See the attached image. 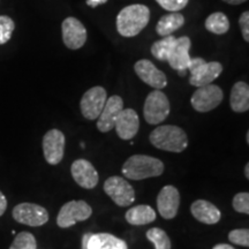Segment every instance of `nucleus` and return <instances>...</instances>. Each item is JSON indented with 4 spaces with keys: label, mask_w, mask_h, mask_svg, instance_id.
<instances>
[{
    "label": "nucleus",
    "mask_w": 249,
    "mask_h": 249,
    "mask_svg": "<svg viewBox=\"0 0 249 249\" xmlns=\"http://www.w3.org/2000/svg\"><path fill=\"white\" fill-rule=\"evenodd\" d=\"M164 163L148 155H133L123 165V174L130 180H144L164 173Z\"/></svg>",
    "instance_id": "obj_2"
},
{
    "label": "nucleus",
    "mask_w": 249,
    "mask_h": 249,
    "mask_svg": "<svg viewBox=\"0 0 249 249\" xmlns=\"http://www.w3.org/2000/svg\"><path fill=\"white\" fill-rule=\"evenodd\" d=\"M62 40L71 50L81 49L87 40L86 27L75 18H66L61 24Z\"/></svg>",
    "instance_id": "obj_13"
},
{
    "label": "nucleus",
    "mask_w": 249,
    "mask_h": 249,
    "mask_svg": "<svg viewBox=\"0 0 249 249\" xmlns=\"http://www.w3.org/2000/svg\"><path fill=\"white\" fill-rule=\"evenodd\" d=\"M145 235L148 240L155 245V249H171L172 247L170 236L160 227H152Z\"/></svg>",
    "instance_id": "obj_26"
},
{
    "label": "nucleus",
    "mask_w": 249,
    "mask_h": 249,
    "mask_svg": "<svg viewBox=\"0 0 249 249\" xmlns=\"http://www.w3.org/2000/svg\"><path fill=\"white\" fill-rule=\"evenodd\" d=\"M114 128L121 140H132L140 128V118L133 108H124L116 121Z\"/></svg>",
    "instance_id": "obj_19"
},
{
    "label": "nucleus",
    "mask_w": 249,
    "mask_h": 249,
    "mask_svg": "<svg viewBox=\"0 0 249 249\" xmlns=\"http://www.w3.org/2000/svg\"><path fill=\"white\" fill-rule=\"evenodd\" d=\"M6 209H7V198L0 192V217L5 213Z\"/></svg>",
    "instance_id": "obj_33"
},
{
    "label": "nucleus",
    "mask_w": 249,
    "mask_h": 249,
    "mask_svg": "<svg viewBox=\"0 0 249 249\" xmlns=\"http://www.w3.org/2000/svg\"><path fill=\"white\" fill-rule=\"evenodd\" d=\"M104 192L119 207H129L135 202V191L133 186L121 177H110L104 182Z\"/></svg>",
    "instance_id": "obj_7"
},
{
    "label": "nucleus",
    "mask_w": 249,
    "mask_h": 249,
    "mask_svg": "<svg viewBox=\"0 0 249 249\" xmlns=\"http://www.w3.org/2000/svg\"><path fill=\"white\" fill-rule=\"evenodd\" d=\"M161 8L170 12H178L185 8L189 0H156Z\"/></svg>",
    "instance_id": "obj_31"
},
{
    "label": "nucleus",
    "mask_w": 249,
    "mask_h": 249,
    "mask_svg": "<svg viewBox=\"0 0 249 249\" xmlns=\"http://www.w3.org/2000/svg\"><path fill=\"white\" fill-rule=\"evenodd\" d=\"M191 213L193 217L200 223L213 225L220 220L222 213L216 205L205 200H197L191 205Z\"/></svg>",
    "instance_id": "obj_20"
},
{
    "label": "nucleus",
    "mask_w": 249,
    "mask_h": 249,
    "mask_svg": "<svg viewBox=\"0 0 249 249\" xmlns=\"http://www.w3.org/2000/svg\"><path fill=\"white\" fill-rule=\"evenodd\" d=\"M9 249H37L36 238L29 232L18 233Z\"/></svg>",
    "instance_id": "obj_27"
},
{
    "label": "nucleus",
    "mask_w": 249,
    "mask_h": 249,
    "mask_svg": "<svg viewBox=\"0 0 249 249\" xmlns=\"http://www.w3.org/2000/svg\"><path fill=\"white\" fill-rule=\"evenodd\" d=\"M229 240L241 247H249V231L247 229L232 230L229 233Z\"/></svg>",
    "instance_id": "obj_29"
},
{
    "label": "nucleus",
    "mask_w": 249,
    "mask_h": 249,
    "mask_svg": "<svg viewBox=\"0 0 249 249\" xmlns=\"http://www.w3.org/2000/svg\"><path fill=\"white\" fill-rule=\"evenodd\" d=\"M246 141H247V143H249V133L247 132V140H246Z\"/></svg>",
    "instance_id": "obj_38"
},
{
    "label": "nucleus",
    "mask_w": 249,
    "mask_h": 249,
    "mask_svg": "<svg viewBox=\"0 0 249 249\" xmlns=\"http://www.w3.org/2000/svg\"><path fill=\"white\" fill-rule=\"evenodd\" d=\"M180 205V193L174 186L167 185L160 189L157 196L158 213L164 219H173Z\"/></svg>",
    "instance_id": "obj_16"
},
{
    "label": "nucleus",
    "mask_w": 249,
    "mask_h": 249,
    "mask_svg": "<svg viewBox=\"0 0 249 249\" xmlns=\"http://www.w3.org/2000/svg\"><path fill=\"white\" fill-rule=\"evenodd\" d=\"M14 29V21L7 15H0V45L6 44L11 39Z\"/></svg>",
    "instance_id": "obj_28"
},
{
    "label": "nucleus",
    "mask_w": 249,
    "mask_h": 249,
    "mask_svg": "<svg viewBox=\"0 0 249 249\" xmlns=\"http://www.w3.org/2000/svg\"><path fill=\"white\" fill-rule=\"evenodd\" d=\"M92 214L91 207L86 201H70L60 208L57 225L61 229H68L74 226L77 222H85Z\"/></svg>",
    "instance_id": "obj_6"
},
{
    "label": "nucleus",
    "mask_w": 249,
    "mask_h": 249,
    "mask_svg": "<svg viewBox=\"0 0 249 249\" xmlns=\"http://www.w3.org/2000/svg\"><path fill=\"white\" fill-rule=\"evenodd\" d=\"M224 92L218 86L211 85L200 87L193 93L191 103L195 111L205 113L213 111L223 102Z\"/></svg>",
    "instance_id": "obj_9"
},
{
    "label": "nucleus",
    "mask_w": 249,
    "mask_h": 249,
    "mask_svg": "<svg viewBox=\"0 0 249 249\" xmlns=\"http://www.w3.org/2000/svg\"><path fill=\"white\" fill-rule=\"evenodd\" d=\"M150 20V9L144 5H130L121 9L117 17V30L124 37L139 35Z\"/></svg>",
    "instance_id": "obj_1"
},
{
    "label": "nucleus",
    "mask_w": 249,
    "mask_h": 249,
    "mask_svg": "<svg viewBox=\"0 0 249 249\" xmlns=\"http://www.w3.org/2000/svg\"><path fill=\"white\" fill-rule=\"evenodd\" d=\"M170 101L161 90H155L147 96L143 107V116L148 124H158L169 117Z\"/></svg>",
    "instance_id": "obj_5"
},
{
    "label": "nucleus",
    "mask_w": 249,
    "mask_h": 249,
    "mask_svg": "<svg viewBox=\"0 0 249 249\" xmlns=\"http://www.w3.org/2000/svg\"><path fill=\"white\" fill-rule=\"evenodd\" d=\"M188 71L191 73L189 83L196 88H200L211 85L214 80L218 79L223 71V66L218 61L207 62L202 58H194L191 59Z\"/></svg>",
    "instance_id": "obj_4"
},
{
    "label": "nucleus",
    "mask_w": 249,
    "mask_h": 249,
    "mask_svg": "<svg viewBox=\"0 0 249 249\" xmlns=\"http://www.w3.org/2000/svg\"><path fill=\"white\" fill-rule=\"evenodd\" d=\"M134 71L143 82L151 88L161 90L167 86V77L148 59H142L134 65Z\"/></svg>",
    "instance_id": "obj_15"
},
{
    "label": "nucleus",
    "mask_w": 249,
    "mask_h": 249,
    "mask_svg": "<svg viewBox=\"0 0 249 249\" xmlns=\"http://www.w3.org/2000/svg\"><path fill=\"white\" fill-rule=\"evenodd\" d=\"M245 176L246 178L249 179V164H246L245 166Z\"/></svg>",
    "instance_id": "obj_37"
},
{
    "label": "nucleus",
    "mask_w": 249,
    "mask_h": 249,
    "mask_svg": "<svg viewBox=\"0 0 249 249\" xmlns=\"http://www.w3.org/2000/svg\"><path fill=\"white\" fill-rule=\"evenodd\" d=\"M223 1H225L226 4L230 5H240L247 1V0H223Z\"/></svg>",
    "instance_id": "obj_36"
},
{
    "label": "nucleus",
    "mask_w": 249,
    "mask_h": 249,
    "mask_svg": "<svg viewBox=\"0 0 249 249\" xmlns=\"http://www.w3.org/2000/svg\"><path fill=\"white\" fill-rule=\"evenodd\" d=\"M127 223H129L130 225L135 226H141V225H147L156 220V213L152 209L150 205L147 204H141V205H135V207L130 208L129 210H127L126 214H124Z\"/></svg>",
    "instance_id": "obj_22"
},
{
    "label": "nucleus",
    "mask_w": 249,
    "mask_h": 249,
    "mask_svg": "<svg viewBox=\"0 0 249 249\" xmlns=\"http://www.w3.org/2000/svg\"><path fill=\"white\" fill-rule=\"evenodd\" d=\"M43 152L50 165H58L64 158L66 138L59 129H50L43 138Z\"/></svg>",
    "instance_id": "obj_11"
},
{
    "label": "nucleus",
    "mask_w": 249,
    "mask_h": 249,
    "mask_svg": "<svg viewBox=\"0 0 249 249\" xmlns=\"http://www.w3.org/2000/svg\"><path fill=\"white\" fill-rule=\"evenodd\" d=\"M185 23V18L183 15L177 12L166 14L161 17L156 26V31L160 36H169L172 35L176 30L180 29Z\"/></svg>",
    "instance_id": "obj_23"
},
{
    "label": "nucleus",
    "mask_w": 249,
    "mask_h": 249,
    "mask_svg": "<svg viewBox=\"0 0 249 249\" xmlns=\"http://www.w3.org/2000/svg\"><path fill=\"white\" fill-rule=\"evenodd\" d=\"M192 42L189 37L183 36L177 38L174 42L173 48L171 50L167 62L174 71H178L179 75L185 76L187 71H188L189 62H191V55H189V50H191Z\"/></svg>",
    "instance_id": "obj_12"
},
{
    "label": "nucleus",
    "mask_w": 249,
    "mask_h": 249,
    "mask_svg": "<svg viewBox=\"0 0 249 249\" xmlns=\"http://www.w3.org/2000/svg\"><path fill=\"white\" fill-rule=\"evenodd\" d=\"M124 110V101L120 96H111L107 99L105 107L97 119V128L102 133H108L116 126L120 112Z\"/></svg>",
    "instance_id": "obj_17"
},
{
    "label": "nucleus",
    "mask_w": 249,
    "mask_h": 249,
    "mask_svg": "<svg viewBox=\"0 0 249 249\" xmlns=\"http://www.w3.org/2000/svg\"><path fill=\"white\" fill-rule=\"evenodd\" d=\"M107 99V93L103 87H93L85 92L80 102L82 116L88 120L98 119Z\"/></svg>",
    "instance_id": "obj_10"
},
{
    "label": "nucleus",
    "mask_w": 249,
    "mask_h": 249,
    "mask_svg": "<svg viewBox=\"0 0 249 249\" xmlns=\"http://www.w3.org/2000/svg\"><path fill=\"white\" fill-rule=\"evenodd\" d=\"M230 104L236 113H244L249 110V86L247 83L240 81L232 87Z\"/></svg>",
    "instance_id": "obj_21"
},
{
    "label": "nucleus",
    "mask_w": 249,
    "mask_h": 249,
    "mask_svg": "<svg viewBox=\"0 0 249 249\" xmlns=\"http://www.w3.org/2000/svg\"><path fill=\"white\" fill-rule=\"evenodd\" d=\"M232 207L236 213H249V194L248 193H238L233 197Z\"/></svg>",
    "instance_id": "obj_30"
},
{
    "label": "nucleus",
    "mask_w": 249,
    "mask_h": 249,
    "mask_svg": "<svg viewBox=\"0 0 249 249\" xmlns=\"http://www.w3.org/2000/svg\"><path fill=\"white\" fill-rule=\"evenodd\" d=\"M149 140L155 148L176 154L185 151L189 142L185 130L174 124L157 127L150 133Z\"/></svg>",
    "instance_id": "obj_3"
},
{
    "label": "nucleus",
    "mask_w": 249,
    "mask_h": 249,
    "mask_svg": "<svg viewBox=\"0 0 249 249\" xmlns=\"http://www.w3.org/2000/svg\"><path fill=\"white\" fill-rule=\"evenodd\" d=\"M239 24H240V29L242 37L246 42H249V12L246 11L241 14L239 18Z\"/></svg>",
    "instance_id": "obj_32"
},
{
    "label": "nucleus",
    "mask_w": 249,
    "mask_h": 249,
    "mask_svg": "<svg viewBox=\"0 0 249 249\" xmlns=\"http://www.w3.org/2000/svg\"><path fill=\"white\" fill-rule=\"evenodd\" d=\"M15 222L23 224V225L38 227L45 225L49 222V213L42 205L23 202L15 205L12 211Z\"/></svg>",
    "instance_id": "obj_8"
},
{
    "label": "nucleus",
    "mask_w": 249,
    "mask_h": 249,
    "mask_svg": "<svg viewBox=\"0 0 249 249\" xmlns=\"http://www.w3.org/2000/svg\"><path fill=\"white\" fill-rule=\"evenodd\" d=\"M74 181L85 189H93L98 185L99 176L95 166L87 160H76L71 166Z\"/></svg>",
    "instance_id": "obj_14"
},
{
    "label": "nucleus",
    "mask_w": 249,
    "mask_h": 249,
    "mask_svg": "<svg viewBox=\"0 0 249 249\" xmlns=\"http://www.w3.org/2000/svg\"><path fill=\"white\" fill-rule=\"evenodd\" d=\"M213 249H235L233 246L231 245H227V244H218L214 246Z\"/></svg>",
    "instance_id": "obj_35"
},
{
    "label": "nucleus",
    "mask_w": 249,
    "mask_h": 249,
    "mask_svg": "<svg viewBox=\"0 0 249 249\" xmlns=\"http://www.w3.org/2000/svg\"><path fill=\"white\" fill-rule=\"evenodd\" d=\"M205 28L214 35H224L230 30L229 18L222 12H216L205 20Z\"/></svg>",
    "instance_id": "obj_24"
},
{
    "label": "nucleus",
    "mask_w": 249,
    "mask_h": 249,
    "mask_svg": "<svg viewBox=\"0 0 249 249\" xmlns=\"http://www.w3.org/2000/svg\"><path fill=\"white\" fill-rule=\"evenodd\" d=\"M176 37L172 35L165 36L157 42H155L151 46V53L157 60L166 61L169 58L171 50L173 48L174 42H176Z\"/></svg>",
    "instance_id": "obj_25"
},
{
    "label": "nucleus",
    "mask_w": 249,
    "mask_h": 249,
    "mask_svg": "<svg viewBox=\"0 0 249 249\" xmlns=\"http://www.w3.org/2000/svg\"><path fill=\"white\" fill-rule=\"evenodd\" d=\"M105 2H107V0H87V5L90 6L91 8L97 7V6L105 4Z\"/></svg>",
    "instance_id": "obj_34"
},
{
    "label": "nucleus",
    "mask_w": 249,
    "mask_h": 249,
    "mask_svg": "<svg viewBox=\"0 0 249 249\" xmlns=\"http://www.w3.org/2000/svg\"><path fill=\"white\" fill-rule=\"evenodd\" d=\"M82 249H128L126 242L110 233H86Z\"/></svg>",
    "instance_id": "obj_18"
}]
</instances>
